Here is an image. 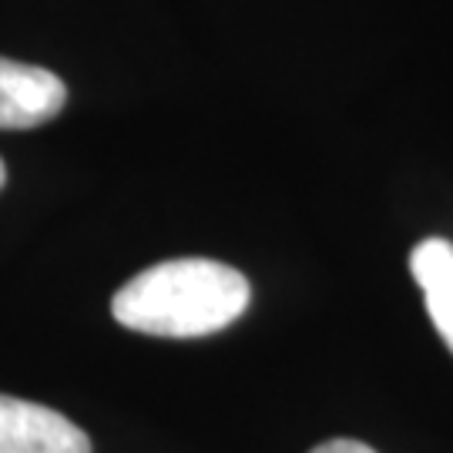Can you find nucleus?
I'll use <instances>...</instances> for the list:
<instances>
[{"instance_id": "nucleus-1", "label": "nucleus", "mask_w": 453, "mask_h": 453, "mask_svg": "<svg viewBox=\"0 0 453 453\" xmlns=\"http://www.w3.org/2000/svg\"><path fill=\"white\" fill-rule=\"evenodd\" d=\"M252 289L239 269L215 259H172L138 273L114 292V319L145 336L192 340L232 326Z\"/></svg>"}, {"instance_id": "nucleus-2", "label": "nucleus", "mask_w": 453, "mask_h": 453, "mask_svg": "<svg viewBox=\"0 0 453 453\" xmlns=\"http://www.w3.org/2000/svg\"><path fill=\"white\" fill-rule=\"evenodd\" d=\"M0 453H91V440L58 410L0 393Z\"/></svg>"}, {"instance_id": "nucleus-3", "label": "nucleus", "mask_w": 453, "mask_h": 453, "mask_svg": "<svg viewBox=\"0 0 453 453\" xmlns=\"http://www.w3.org/2000/svg\"><path fill=\"white\" fill-rule=\"evenodd\" d=\"M65 101L67 88L54 71L0 58V131L48 125Z\"/></svg>"}, {"instance_id": "nucleus-4", "label": "nucleus", "mask_w": 453, "mask_h": 453, "mask_svg": "<svg viewBox=\"0 0 453 453\" xmlns=\"http://www.w3.org/2000/svg\"><path fill=\"white\" fill-rule=\"evenodd\" d=\"M410 269L423 289L426 312L437 326L440 340L453 353V245L447 239H423L410 256Z\"/></svg>"}, {"instance_id": "nucleus-5", "label": "nucleus", "mask_w": 453, "mask_h": 453, "mask_svg": "<svg viewBox=\"0 0 453 453\" xmlns=\"http://www.w3.org/2000/svg\"><path fill=\"white\" fill-rule=\"evenodd\" d=\"M309 453H376L372 447L366 443H359V440H346V437H336V440H326L319 447H312Z\"/></svg>"}, {"instance_id": "nucleus-6", "label": "nucleus", "mask_w": 453, "mask_h": 453, "mask_svg": "<svg viewBox=\"0 0 453 453\" xmlns=\"http://www.w3.org/2000/svg\"><path fill=\"white\" fill-rule=\"evenodd\" d=\"M4 181H7V168H4V158H0V188H4Z\"/></svg>"}]
</instances>
